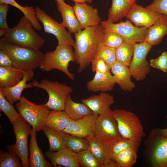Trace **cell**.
Segmentation results:
<instances>
[{
    "label": "cell",
    "mask_w": 167,
    "mask_h": 167,
    "mask_svg": "<svg viewBox=\"0 0 167 167\" xmlns=\"http://www.w3.org/2000/svg\"><path fill=\"white\" fill-rule=\"evenodd\" d=\"M104 28L100 25L86 28L75 34V62L79 65L80 73L90 65L101 42Z\"/></svg>",
    "instance_id": "1"
},
{
    "label": "cell",
    "mask_w": 167,
    "mask_h": 167,
    "mask_svg": "<svg viewBox=\"0 0 167 167\" xmlns=\"http://www.w3.org/2000/svg\"><path fill=\"white\" fill-rule=\"evenodd\" d=\"M33 27L30 20L24 15L16 26L6 31L0 40L15 45L39 50L45 41Z\"/></svg>",
    "instance_id": "2"
},
{
    "label": "cell",
    "mask_w": 167,
    "mask_h": 167,
    "mask_svg": "<svg viewBox=\"0 0 167 167\" xmlns=\"http://www.w3.org/2000/svg\"><path fill=\"white\" fill-rule=\"evenodd\" d=\"M0 49L7 53L12 66L22 71H33L39 67L44 56L39 50L15 45L0 40Z\"/></svg>",
    "instance_id": "3"
},
{
    "label": "cell",
    "mask_w": 167,
    "mask_h": 167,
    "mask_svg": "<svg viewBox=\"0 0 167 167\" xmlns=\"http://www.w3.org/2000/svg\"><path fill=\"white\" fill-rule=\"evenodd\" d=\"M72 47L70 45H58L54 51L46 52L44 54L39 68L46 72L54 69L59 70L66 75L70 79L74 81L75 76L69 71L68 69L69 62L75 61Z\"/></svg>",
    "instance_id": "4"
},
{
    "label": "cell",
    "mask_w": 167,
    "mask_h": 167,
    "mask_svg": "<svg viewBox=\"0 0 167 167\" xmlns=\"http://www.w3.org/2000/svg\"><path fill=\"white\" fill-rule=\"evenodd\" d=\"M111 113L117 121L122 137L140 143L146 135L138 117L133 112L124 109L112 110Z\"/></svg>",
    "instance_id": "5"
},
{
    "label": "cell",
    "mask_w": 167,
    "mask_h": 167,
    "mask_svg": "<svg viewBox=\"0 0 167 167\" xmlns=\"http://www.w3.org/2000/svg\"><path fill=\"white\" fill-rule=\"evenodd\" d=\"M144 156L153 167H167V138L161 136L158 128L149 132L145 141Z\"/></svg>",
    "instance_id": "6"
},
{
    "label": "cell",
    "mask_w": 167,
    "mask_h": 167,
    "mask_svg": "<svg viewBox=\"0 0 167 167\" xmlns=\"http://www.w3.org/2000/svg\"><path fill=\"white\" fill-rule=\"evenodd\" d=\"M31 84L33 87L43 89L47 92L49 99L44 105L49 110L54 111H64L67 97L73 90L66 84L46 79H42L40 82L34 80Z\"/></svg>",
    "instance_id": "7"
},
{
    "label": "cell",
    "mask_w": 167,
    "mask_h": 167,
    "mask_svg": "<svg viewBox=\"0 0 167 167\" xmlns=\"http://www.w3.org/2000/svg\"><path fill=\"white\" fill-rule=\"evenodd\" d=\"M21 117L27 122L36 132L42 130L45 126L49 109L44 104L37 105L24 96L15 105Z\"/></svg>",
    "instance_id": "8"
},
{
    "label": "cell",
    "mask_w": 167,
    "mask_h": 167,
    "mask_svg": "<svg viewBox=\"0 0 167 167\" xmlns=\"http://www.w3.org/2000/svg\"><path fill=\"white\" fill-rule=\"evenodd\" d=\"M112 110L98 115L93 129L94 136L110 145L122 137L117 121L112 115Z\"/></svg>",
    "instance_id": "9"
},
{
    "label": "cell",
    "mask_w": 167,
    "mask_h": 167,
    "mask_svg": "<svg viewBox=\"0 0 167 167\" xmlns=\"http://www.w3.org/2000/svg\"><path fill=\"white\" fill-rule=\"evenodd\" d=\"M152 45L145 41L134 44L133 56L129 67L132 76L136 81H143L151 71L147 56Z\"/></svg>",
    "instance_id": "10"
},
{
    "label": "cell",
    "mask_w": 167,
    "mask_h": 167,
    "mask_svg": "<svg viewBox=\"0 0 167 167\" xmlns=\"http://www.w3.org/2000/svg\"><path fill=\"white\" fill-rule=\"evenodd\" d=\"M100 24L104 29L115 32L123 39L124 41L132 44L145 41L148 28L133 25L129 20L121 21L118 23L108 21H101Z\"/></svg>",
    "instance_id": "11"
},
{
    "label": "cell",
    "mask_w": 167,
    "mask_h": 167,
    "mask_svg": "<svg viewBox=\"0 0 167 167\" xmlns=\"http://www.w3.org/2000/svg\"><path fill=\"white\" fill-rule=\"evenodd\" d=\"M35 9L36 18L43 25L45 32L54 35L59 45H70L73 47L75 41L71 33L68 32L62 23H59L53 19L38 6Z\"/></svg>",
    "instance_id": "12"
},
{
    "label": "cell",
    "mask_w": 167,
    "mask_h": 167,
    "mask_svg": "<svg viewBox=\"0 0 167 167\" xmlns=\"http://www.w3.org/2000/svg\"><path fill=\"white\" fill-rule=\"evenodd\" d=\"M12 124L16 138V143L13 144L14 148L20 159L23 167H29L28 138L32 130L31 126L21 117Z\"/></svg>",
    "instance_id": "13"
},
{
    "label": "cell",
    "mask_w": 167,
    "mask_h": 167,
    "mask_svg": "<svg viewBox=\"0 0 167 167\" xmlns=\"http://www.w3.org/2000/svg\"><path fill=\"white\" fill-rule=\"evenodd\" d=\"M125 17L135 26L147 28L167 18L165 15L146 7L138 5L136 3L131 5Z\"/></svg>",
    "instance_id": "14"
},
{
    "label": "cell",
    "mask_w": 167,
    "mask_h": 167,
    "mask_svg": "<svg viewBox=\"0 0 167 167\" xmlns=\"http://www.w3.org/2000/svg\"><path fill=\"white\" fill-rule=\"evenodd\" d=\"M98 115L93 113L76 120L71 119L62 131L85 138L94 136V126Z\"/></svg>",
    "instance_id": "15"
},
{
    "label": "cell",
    "mask_w": 167,
    "mask_h": 167,
    "mask_svg": "<svg viewBox=\"0 0 167 167\" xmlns=\"http://www.w3.org/2000/svg\"><path fill=\"white\" fill-rule=\"evenodd\" d=\"M88 149L96 158L102 167H117L115 161L110 157V146L96 138L94 136L86 138Z\"/></svg>",
    "instance_id": "16"
},
{
    "label": "cell",
    "mask_w": 167,
    "mask_h": 167,
    "mask_svg": "<svg viewBox=\"0 0 167 167\" xmlns=\"http://www.w3.org/2000/svg\"><path fill=\"white\" fill-rule=\"evenodd\" d=\"M81 29L100 24L98 10L86 3H75L73 6Z\"/></svg>",
    "instance_id": "17"
},
{
    "label": "cell",
    "mask_w": 167,
    "mask_h": 167,
    "mask_svg": "<svg viewBox=\"0 0 167 167\" xmlns=\"http://www.w3.org/2000/svg\"><path fill=\"white\" fill-rule=\"evenodd\" d=\"M87 105L93 113L100 115L110 111V106L115 102L113 96L105 92L93 95L81 101Z\"/></svg>",
    "instance_id": "18"
},
{
    "label": "cell",
    "mask_w": 167,
    "mask_h": 167,
    "mask_svg": "<svg viewBox=\"0 0 167 167\" xmlns=\"http://www.w3.org/2000/svg\"><path fill=\"white\" fill-rule=\"evenodd\" d=\"M48 158L54 167L58 165L65 167H80L78 161L77 153L65 148L57 152L47 151L45 152Z\"/></svg>",
    "instance_id": "19"
},
{
    "label": "cell",
    "mask_w": 167,
    "mask_h": 167,
    "mask_svg": "<svg viewBox=\"0 0 167 167\" xmlns=\"http://www.w3.org/2000/svg\"><path fill=\"white\" fill-rule=\"evenodd\" d=\"M23 72L24 75L22 79L14 86L10 87H0V91L12 104L21 99V93L24 89L33 87L31 83L28 84L27 82L33 78V71H23Z\"/></svg>",
    "instance_id": "20"
},
{
    "label": "cell",
    "mask_w": 167,
    "mask_h": 167,
    "mask_svg": "<svg viewBox=\"0 0 167 167\" xmlns=\"http://www.w3.org/2000/svg\"><path fill=\"white\" fill-rule=\"evenodd\" d=\"M111 72L114 76L116 83L125 92H131L136 86L132 81V76L129 67L116 60L111 66Z\"/></svg>",
    "instance_id": "21"
},
{
    "label": "cell",
    "mask_w": 167,
    "mask_h": 167,
    "mask_svg": "<svg viewBox=\"0 0 167 167\" xmlns=\"http://www.w3.org/2000/svg\"><path fill=\"white\" fill-rule=\"evenodd\" d=\"M64 0L56 2L58 10L62 18V23L68 28L70 32L75 34L82 29L76 16L73 7L66 3Z\"/></svg>",
    "instance_id": "22"
},
{
    "label": "cell",
    "mask_w": 167,
    "mask_h": 167,
    "mask_svg": "<svg viewBox=\"0 0 167 167\" xmlns=\"http://www.w3.org/2000/svg\"><path fill=\"white\" fill-rule=\"evenodd\" d=\"M94 78L86 84L88 90L93 92L110 91L116 84L115 78L110 74L96 72Z\"/></svg>",
    "instance_id": "23"
},
{
    "label": "cell",
    "mask_w": 167,
    "mask_h": 167,
    "mask_svg": "<svg viewBox=\"0 0 167 167\" xmlns=\"http://www.w3.org/2000/svg\"><path fill=\"white\" fill-rule=\"evenodd\" d=\"M36 131L32 129L31 138L29 144V156L28 163L31 167H52L53 165L45 159L39 148L36 141Z\"/></svg>",
    "instance_id": "24"
},
{
    "label": "cell",
    "mask_w": 167,
    "mask_h": 167,
    "mask_svg": "<svg viewBox=\"0 0 167 167\" xmlns=\"http://www.w3.org/2000/svg\"><path fill=\"white\" fill-rule=\"evenodd\" d=\"M64 111L71 119L76 120L93 114L91 110L84 103H78L71 99L69 94L66 101Z\"/></svg>",
    "instance_id": "25"
},
{
    "label": "cell",
    "mask_w": 167,
    "mask_h": 167,
    "mask_svg": "<svg viewBox=\"0 0 167 167\" xmlns=\"http://www.w3.org/2000/svg\"><path fill=\"white\" fill-rule=\"evenodd\" d=\"M23 71L12 66H0V87H12L23 78Z\"/></svg>",
    "instance_id": "26"
},
{
    "label": "cell",
    "mask_w": 167,
    "mask_h": 167,
    "mask_svg": "<svg viewBox=\"0 0 167 167\" xmlns=\"http://www.w3.org/2000/svg\"><path fill=\"white\" fill-rule=\"evenodd\" d=\"M71 118L64 111H49L45 126L58 131H62L68 125Z\"/></svg>",
    "instance_id": "27"
},
{
    "label": "cell",
    "mask_w": 167,
    "mask_h": 167,
    "mask_svg": "<svg viewBox=\"0 0 167 167\" xmlns=\"http://www.w3.org/2000/svg\"><path fill=\"white\" fill-rule=\"evenodd\" d=\"M167 34V18L161 21L148 28L144 41L152 45L161 41Z\"/></svg>",
    "instance_id": "28"
},
{
    "label": "cell",
    "mask_w": 167,
    "mask_h": 167,
    "mask_svg": "<svg viewBox=\"0 0 167 167\" xmlns=\"http://www.w3.org/2000/svg\"><path fill=\"white\" fill-rule=\"evenodd\" d=\"M111 7L108 11L107 21L114 23L125 17L131 6L126 0H111Z\"/></svg>",
    "instance_id": "29"
},
{
    "label": "cell",
    "mask_w": 167,
    "mask_h": 167,
    "mask_svg": "<svg viewBox=\"0 0 167 167\" xmlns=\"http://www.w3.org/2000/svg\"><path fill=\"white\" fill-rule=\"evenodd\" d=\"M42 131L49 142V151L57 152L66 147L62 131H58L45 126Z\"/></svg>",
    "instance_id": "30"
},
{
    "label": "cell",
    "mask_w": 167,
    "mask_h": 167,
    "mask_svg": "<svg viewBox=\"0 0 167 167\" xmlns=\"http://www.w3.org/2000/svg\"><path fill=\"white\" fill-rule=\"evenodd\" d=\"M140 144L129 139L122 137L111 145L110 158L115 161L116 156L120 152L125 150L130 149L138 151Z\"/></svg>",
    "instance_id": "31"
},
{
    "label": "cell",
    "mask_w": 167,
    "mask_h": 167,
    "mask_svg": "<svg viewBox=\"0 0 167 167\" xmlns=\"http://www.w3.org/2000/svg\"><path fill=\"white\" fill-rule=\"evenodd\" d=\"M8 152L0 151V167H22V164L17 154L13 144L7 146Z\"/></svg>",
    "instance_id": "32"
},
{
    "label": "cell",
    "mask_w": 167,
    "mask_h": 167,
    "mask_svg": "<svg viewBox=\"0 0 167 167\" xmlns=\"http://www.w3.org/2000/svg\"><path fill=\"white\" fill-rule=\"evenodd\" d=\"M2 3H6L18 8L23 13L24 16L30 20L34 29L37 31L41 29V25L36 17L35 9L32 6H23L15 0H0V4Z\"/></svg>",
    "instance_id": "33"
},
{
    "label": "cell",
    "mask_w": 167,
    "mask_h": 167,
    "mask_svg": "<svg viewBox=\"0 0 167 167\" xmlns=\"http://www.w3.org/2000/svg\"><path fill=\"white\" fill-rule=\"evenodd\" d=\"M63 135L66 147L72 151L77 153L82 150L88 149V141L86 138L63 132Z\"/></svg>",
    "instance_id": "34"
},
{
    "label": "cell",
    "mask_w": 167,
    "mask_h": 167,
    "mask_svg": "<svg viewBox=\"0 0 167 167\" xmlns=\"http://www.w3.org/2000/svg\"><path fill=\"white\" fill-rule=\"evenodd\" d=\"M134 44L124 41L115 49L116 60L129 67L134 53Z\"/></svg>",
    "instance_id": "35"
},
{
    "label": "cell",
    "mask_w": 167,
    "mask_h": 167,
    "mask_svg": "<svg viewBox=\"0 0 167 167\" xmlns=\"http://www.w3.org/2000/svg\"><path fill=\"white\" fill-rule=\"evenodd\" d=\"M137 151L127 149L119 152L116 156L115 161L117 167H131L136 163Z\"/></svg>",
    "instance_id": "36"
},
{
    "label": "cell",
    "mask_w": 167,
    "mask_h": 167,
    "mask_svg": "<svg viewBox=\"0 0 167 167\" xmlns=\"http://www.w3.org/2000/svg\"><path fill=\"white\" fill-rule=\"evenodd\" d=\"M95 56L102 59L110 70L112 66L116 61L115 49L105 46L101 42Z\"/></svg>",
    "instance_id": "37"
},
{
    "label": "cell",
    "mask_w": 167,
    "mask_h": 167,
    "mask_svg": "<svg viewBox=\"0 0 167 167\" xmlns=\"http://www.w3.org/2000/svg\"><path fill=\"white\" fill-rule=\"evenodd\" d=\"M76 153L77 159L80 167H102L101 165L88 149Z\"/></svg>",
    "instance_id": "38"
},
{
    "label": "cell",
    "mask_w": 167,
    "mask_h": 167,
    "mask_svg": "<svg viewBox=\"0 0 167 167\" xmlns=\"http://www.w3.org/2000/svg\"><path fill=\"white\" fill-rule=\"evenodd\" d=\"M104 29L101 42L103 45L116 49L123 42L122 38L116 32L108 29Z\"/></svg>",
    "instance_id": "39"
},
{
    "label": "cell",
    "mask_w": 167,
    "mask_h": 167,
    "mask_svg": "<svg viewBox=\"0 0 167 167\" xmlns=\"http://www.w3.org/2000/svg\"><path fill=\"white\" fill-rule=\"evenodd\" d=\"M0 109L7 117L12 124L21 116L12 104H11L6 99L2 92L0 91Z\"/></svg>",
    "instance_id": "40"
},
{
    "label": "cell",
    "mask_w": 167,
    "mask_h": 167,
    "mask_svg": "<svg viewBox=\"0 0 167 167\" xmlns=\"http://www.w3.org/2000/svg\"><path fill=\"white\" fill-rule=\"evenodd\" d=\"M151 67L167 72V57L166 52H163L158 58L151 59L149 62Z\"/></svg>",
    "instance_id": "41"
},
{
    "label": "cell",
    "mask_w": 167,
    "mask_h": 167,
    "mask_svg": "<svg viewBox=\"0 0 167 167\" xmlns=\"http://www.w3.org/2000/svg\"><path fill=\"white\" fill-rule=\"evenodd\" d=\"M91 63L92 70L93 72H97L105 74L111 73L109 67L101 58L95 56Z\"/></svg>",
    "instance_id": "42"
},
{
    "label": "cell",
    "mask_w": 167,
    "mask_h": 167,
    "mask_svg": "<svg viewBox=\"0 0 167 167\" xmlns=\"http://www.w3.org/2000/svg\"><path fill=\"white\" fill-rule=\"evenodd\" d=\"M146 7L167 17V0H153Z\"/></svg>",
    "instance_id": "43"
},
{
    "label": "cell",
    "mask_w": 167,
    "mask_h": 167,
    "mask_svg": "<svg viewBox=\"0 0 167 167\" xmlns=\"http://www.w3.org/2000/svg\"><path fill=\"white\" fill-rule=\"evenodd\" d=\"M9 8V4L5 3L0 4V30L6 31L9 28L6 20L7 12Z\"/></svg>",
    "instance_id": "44"
},
{
    "label": "cell",
    "mask_w": 167,
    "mask_h": 167,
    "mask_svg": "<svg viewBox=\"0 0 167 167\" xmlns=\"http://www.w3.org/2000/svg\"><path fill=\"white\" fill-rule=\"evenodd\" d=\"M12 66V61L7 53L0 49V66Z\"/></svg>",
    "instance_id": "45"
},
{
    "label": "cell",
    "mask_w": 167,
    "mask_h": 167,
    "mask_svg": "<svg viewBox=\"0 0 167 167\" xmlns=\"http://www.w3.org/2000/svg\"><path fill=\"white\" fill-rule=\"evenodd\" d=\"M159 132L162 137L167 138V128L164 129L158 128Z\"/></svg>",
    "instance_id": "46"
},
{
    "label": "cell",
    "mask_w": 167,
    "mask_h": 167,
    "mask_svg": "<svg viewBox=\"0 0 167 167\" xmlns=\"http://www.w3.org/2000/svg\"><path fill=\"white\" fill-rule=\"evenodd\" d=\"M75 3H86L88 4H91L93 0H71Z\"/></svg>",
    "instance_id": "47"
},
{
    "label": "cell",
    "mask_w": 167,
    "mask_h": 167,
    "mask_svg": "<svg viewBox=\"0 0 167 167\" xmlns=\"http://www.w3.org/2000/svg\"><path fill=\"white\" fill-rule=\"evenodd\" d=\"M131 4L132 5L136 2V0H126Z\"/></svg>",
    "instance_id": "48"
},
{
    "label": "cell",
    "mask_w": 167,
    "mask_h": 167,
    "mask_svg": "<svg viewBox=\"0 0 167 167\" xmlns=\"http://www.w3.org/2000/svg\"><path fill=\"white\" fill-rule=\"evenodd\" d=\"M55 0V1H56V2H57V1H58L60 0Z\"/></svg>",
    "instance_id": "49"
},
{
    "label": "cell",
    "mask_w": 167,
    "mask_h": 167,
    "mask_svg": "<svg viewBox=\"0 0 167 167\" xmlns=\"http://www.w3.org/2000/svg\"><path fill=\"white\" fill-rule=\"evenodd\" d=\"M166 52V54H167V51Z\"/></svg>",
    "instance_id": "50"
},
{
    "label": "cell",
    "mask_w": 167,
    "mask_h": 167,
    "mask_svg": "<svg viewBox=\"0 0 167 167\" xmlns=\"http://www.w3.org/2000/svg\"><path fill=\"white\" fill-rule=\"evenodd\" d=\"M166 82H167V81H166Z\"/></svg>",
    "instance_id": "51"
}]
</instances>
